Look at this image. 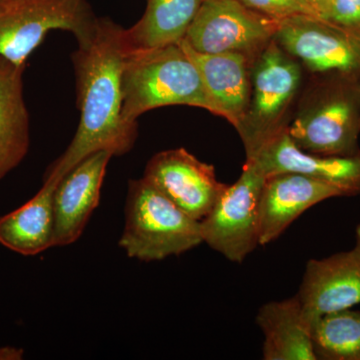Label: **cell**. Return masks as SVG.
Wrapping results in <instances>:
<instances>
[{
    "mask_svg": "<svg viewBox=\"0 0 360 360\" xmlns=\"http://www.w3.org/2000/svg\"><path fill=\"white\" fill-rule=\"evenodd\" d=\"M77 44L71 60L79 124L68 148L46 172L60 179L97 151L127 155L139 136V124L122 116V72L129 51L125 28L110 18H97L91 33Z\"/></svg>",
    "mask_w": 360,
    "mask_h": 360,
    "instance_id": "6da1fadb",
    "label": "cell"
},
{
    "mask_svg": "<svg viewBox=\"0 0 360 360\" xmlns=\"http://www.w3.org/2000/svg\"><path fill=\"white\" fill-rule=\"evenodd\" d=\"M122 91V116L131 124H137L143 113L169 105L202 108L224 118L180 44L129 51L123 68Z\"/></svg>",
    "mask_w": 360,
    "mask_h": 360,
    "instance_id": "7a4b0ae2",
    "label": "cell"
},
{
    "mask_svg": "<svg viewBox=\"0 0 360 360\" xmlns=\"http://www.w3.org/2000/svg\"><path fill=\"white\" fill-rule=\"evenodd\" d=\"M288 134L305 153L359 155L360 82L341 75H317Z\"/></svg>",
    "mask_w": 360,
    "mask_h": 360,
    "instance_id": "3957f363",
    "label": "cell"
},
{
    "mask_svg": "<svg viewBox=\"0 0 360 360\" xmlns=\"http://www.w3.org/2000/svg\"><path fill=\"white\" fill-rule=\"evenodd\" d=\"M200 221L189 217L146 179H130L118 245L127 257L158 262L202 245Z\"/></svg>",
    "mask_w": 360,
    "mask_h": 360,
    "instance_id": "277c9868",
    "label": "cell"
},
{
    "mask_svg": "<svg viewBox=\"0 0 360 360\" xmlns=\"http://www.w3.org/2000/svg\"><path fill=\"white\" fill-rule=\"evenodd\" d=\"M302 78V65L276 39L253 59L250 103L236 129L245 144L246 158L257 155L288 129V113L300 91Z\"/></svg>",
    "mask_w": 360,
    "mask_h": 360,
    "instance_id": "5b68a950",
    "label": "cell"
},
{
    "mask_svg": "<svg viewBox=\"0 0 360 360\" xmlns=\"http://www.w3.org/2000/svg\"><path fill=\"white\" fill-rule=\"evenodd\" d=\"M96 18L87 0H0V58L26 65L52 30L70 32L80 41Z\"/></svg>",
    "mask_w": 360,
    "mask_h": 360,
    "instance_id": "8992f818",
    "label": "cell"
},
{
    "mask_svg": "<svg viewBox=\"0 0 360 360\" xmlns=\"http://www.w3.org/2000/svg\"><path fill=\"white\" fill-rule=\"evenodd\" d=\"M266 175L246 160L243 174L227 186L201 220L203 243L229 262L241 264L259 246V205Z\"/></svg>",
    "mask_w": 360,
    "mask_h": 360,
    "instance_id": "52a82bcc",
    "label": "cell"
},
{
    "mask_svg": "<svg viewBox=\"0 0 360 360\" xmlns=\"http://www.w3.org/2000/svg\"><path fill=\"white\" fill-rule=\"evenodd\" d=\"M277 44L316 75H335L360 82V32L316 15L281 21Z\"/></svg>",
    "mask_w": 360,
    "mask_h": 360,
    "instance_id": "ba28073f",
    "label": "cell"
},
{
    "mask_svg": "<svg viewBox=\"0 0 360 360\" xmlns=\"http://www.w3.org/2000/svg\"><path fill=\"white\" fill-rule=\"evenodd\" d=\"M281 21L239 0H205L184 39L202 53L236 52L253 60L274 39Z\"/></svg>",
    "mask_w": 360,
    "mask_h": 360,
    "instance_id": "9c48e42d",
    "label": "cell"
},
{
    "mask_svg": "<svg viewBox=\"0 0 360 360\" xmlns=\"http://www.w3.org/2000/svg\"><path fill=\"white\" fill-rule=\"evenodd\" d=\"M143 179L198 221L210 212L227 186L219 181L213 165L182 148L153 155L144 169Z\"/></svg>",
    "mask_w": 360,
    "mask_h": 360,
    "instance_id": "30bf717a",
    "label": "cell"
},
{
    "mask_svg": "<svg viewBox=\"0 0 360 360\" xmlns=\"http://www.w3.org/2000/svg\"><path fill=\"white\" fill-rule=\"evenodd\" d=\"M297 295L314 326L323 315L360 304V224L350 250L307 262Z\"/></svg>",
    "mask_w": 360,
    "mask_h": 360,
    "instance_id": "8fae6325",
    "label": "cell"
},
{
    "mask_svg": "<svg viewBox=\"0 0 360 360\" xmlns=\"http://www.w3.org/2000/svg\"><path fill=\"white\" fill-rule=\"evenodd\" d=\"M335 198H350L345 189L322 180L281 172L267 175L259 205V245L276 240L312 206Z\"/></svg>",
    "mask_w": 360,
    "mask_h": 360,
    "instance_id": "7c38bea8",
    "label": "cell"
},
{
    "mask_svg": "<svg viewBox=\"0 0 360 360\" xmlns=\"http://www.w3.org/2000/svg\"><path fill=\"white\" fill-rule=\"evenodd\" d=\"M111 158L108 151L92 153L59 181L53 195V246L73 245L84 233L99 205Z\"/></svg>",
    "mask_w": 360,
    "mask_h": 360,
    "instance_id": "4fadbf2b",
    "label": "cell"
},
{
    "mask_svg": "<svg viewBox=\"0 0 360 360\" xmlns=\"http://www.w3.org/2000/svg\"><path fill=\"white\" fill-rule=\"evenodd\" d=\"M265 175L295 172L335 184L350 198L360 194V153L352 156L305 153L291 141L288 129L271 139L250 158Z\"/></svg>",
    "mask_w": 360,
    "mask_h": 360,
    "instance_id": "5bb4252c",
    "label": "cell"
},
{
    "mask_svg": "<svg viewBox=\"0 0 360 360\" xmlns=\"http://www.w3.org/2000/svg\"><path fill=\"white\" fill-rule=\"evenodd\" d=\"M179 44L200 71L224 118L238 129L250 103L252 59L236 52L202 53L194 51L184 39Z\"/></svg>",
    "mask_w": 360,
    "mask_h": 360,
    "instance_id": "9a60e30c",
    "label": "cell"
},
{
    "mask_svg": "<svg viewBox=\"0 0 360 360\" xmlns=\"http://www.w3.org/2000/svg\"><path fill=\"white\" fill-rule=\"evenodd\" d=\"M257 323L264 335V360H317L312 330L300 297L270 302L259 309Z\"/></svg>",
    "mask_w": 360,
    "mask_h": 360,
    "instance_id": "2e32d148",
    "label": "cell"
},
{
    "mask_svg": "<svg viewBox=\"0 0 360 360\" xmlns=\"http://www.w3.org/2000/svg\"><path fill=\"white\" fill-rule=\"evenodd\" d=\"M60 180L46 175L32 200L0 217V245L25 257L53 248V195Z\"/></svg>",
    "mask_w": 360,
    "mask_h": 360,
    "instance_id": "e0dca14e",
    "label": "cell"
},
{
    "mask_svg": "<svg viewBox=\"0 0 360 360\" xmlns=\"http://www.w3.org/2000/svg\"><path fill=\"white\" fill-rule=\"evenodd\" d=\"M25 65L0 58V179L27 155L30 115L23 94Z\"/></svg>",
    "mask_w": 360,
    "mask_h": 360,
    "instance_id": "ac0fdd59",
    "label": "cell"
},
{
    "mask_svg": "<svg viewBox=\"0 0 360 360\" xmlns=\"http://www.w3.org/2000/svg\"><path fill=\"white\" fill-rule=\"evenodd\" d=\"M205 0H146L141 20L125 30L129 51L179 44Z\"/></svg>",
    "mask_w": 360,
    "mask_h": 360,
    "instance_id": "d6986e66",
    "label": "cell"
},
{
    "mask_svg": "<svg viewBox=\"0 0 360 360\" xmlns=\"http://www.w3.org/2000/svg\"><path fill=\"white\" fill-rule=\"evenodd\" d=\"M312 340L317 359L360 360V309L323 315L315 321Z\"/></svg>",
    "mask_w": 360,
    "mask_h": 360,
    "instance_id": "ffe728a7",
    "label": "cell"
},
{
    "mask_svg": "<svg viewBox=\"0 0 360 360\" xmlns=\"http://www.w3.org/2000/svg\"><path fill=\"white\" fill-rule=\"evenodd\" d=\"M248 8L283 20L295 15H317L307 0H239Z\"/></svg>",
    "mask_w": 360,
    "mask_h": 360,
    "instance_id": "44dd1931",
    "label": "cell"
},
{
    "mask_svg": "<svg viewBox=\"0 0 360 360\" xmlns=\"http://www.w3.org/2000/svg\"><path fill=\"white\" fill-rule=\"evenodd\" d=\"M321 18L360 32V0H328Z\"/></svg>",
    "mask_w": 360,
    "mask_h": 360,
    "instance_id": "7402d4cb",
    "label": "cell"
},
{
    "mask_svg": "<svg viewBox=\"0 0 360 360\" xmlns=\"http://www.w3.org/2000/svg\"><path fill=\"white\" fill-rule=\"evenodd\" d=\"M23 356H25V350L22 348L0 347V360H21Z\"/></svg>",
    "mask_w": 360,
    "mask_h": 360,
    "instance_id": "603a6c76",
    "label": "cell"
},
{
    "mask_svg": "<svg viewBox=\"0 0 360 360\" xmlns=\"http://www.w3.org/2000/svg\"><path fill=\"white\" fill-rule=\"evenodd\" d=\"M328 1V0H307L310 6L314 9L315 13H316L319 16H321L322 11H323Z\"/></svg>",
    "mask_w": 360,
    "mask_h": 360,
    "instance_id": "cb8c5ba5",
    "label": "cell"
}]
</instances>
